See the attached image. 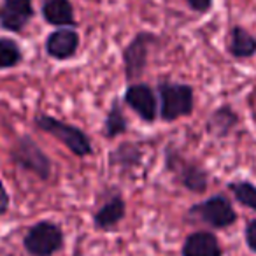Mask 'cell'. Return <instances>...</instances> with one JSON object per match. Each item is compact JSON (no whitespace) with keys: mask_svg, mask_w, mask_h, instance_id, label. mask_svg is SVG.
Returning a JSON list of instances; mask_svg holds the SVG:
<instances>
[{"mask_svg":"<svg viewBox=\"0 0 256 256\" xmlns=\"http://www.w3.org/2000/svg\"><path fill=\"white\" fill-rule=\"evenodd\" d=\"M181 256H223V248L212 232L198 230L184 238Z\"/></svg>","mask_w":256,"mask_h":256,"instance_id":"cell-11","label":"cell"},{"mask_svg":"<svg viewBox=\"0 0 256 256\" xmlns=\"http://www.w3.org/2000/svg\"><path fill=\"white\" fill-rule=\"evenodd\" d=\"M184 2L192 11L198 12V14H206L212 8V0H184Z\"/></svg>","mask_w":256,"mask_h":256,"instance_id":"cell-21","label":"cell"},{"mask_svg":"<svg viewBox=\"0 0 256 256\" xmlns=\"http://www.w3.org/2000/svg\"><path fill=\"white\" fill-rule=\"evenodd\" d=\"M23 244L30 256H53L64 246V232L51 221H40L30 228Z\"/></svg>","mask_w":256,"mask_h":256,"instance_id":"cell-6","label":"cell"},{"mask_svg":"<svg viewBox=\"0 0 256 256\" xmlns=\"http://www.w3.org/2000/svg\"><path fill=\"white\" fill-rule=\"evenodd\" d=\"M12 160L25 170H30L40 179H50L51 160L44 154V151L30 139L28 136L22 137L12 148Z\"/></svg>","mask_w":256,"mask_h":256,"instance_id":"cell-7","label":"cell"},{"mask_svg":"<svg viewBox=\"0 0 256 256\" xmlns=\"http://www.w3.org/2000/svg\"><path fill=\"white\" fill-rule=\"evenodd\" d=\"M126 130H128L126 116H124L123 109H121L120 100L114 98L106 114V120H104L102 134L106 139H114V137H120L123 134H126Z\"/></svg>","mask_w":256,"mask_h":256,"instance_id":"cell-17","label":"cell"},{"mask_svg":"<svg viewBox=\"0 0 256 256\" xmlns=\"http://www.w3.org/2000/svg\"><path fill=\"white\" fill-rule=\"evenodd\" d=\"M79 34L74 28H64L54 30L46 39V53L54 60H70L76 56L79 50Z\"/></svg>","mask_w":256,"mask_h":256,"instance_id":"cell-10","label":"cell"},{"mask_svg":"<svg viewBox=\"0 0 256 256\" xmlns=\"http://www.w3.org/2000/svg\"><path fill=\"white\" fill-rule=\"evenodd\" d=\"M22 51L11 39H0V68H11L20 64Z\"/></svg>","mask_w":256,"mask_h":256,"instance_id":"cell-19","label":"cell"},{"mask_svg":"<svg viewBox=\"0 0 256 256\" xmlns=\"http://www.w3.org/2000/svg\"><path fill=\"white\" fill-rule=\"evenodd\" d=\"M32 16V0H4L0 8V25L9 32H22Z\"/></svg>","mask_w":256,"mask_h":256,"instance_id":"cell-9","label":"cell"},{"mask_svg":"<svg viewBox=\"0 0 256 256\" xmlns=\"http://www.w3.org/2000/svg\"><path fill=\"white\" fill-rule=\"evenodd\" d=\"M226 51L237 60H248L256 54V37L240 25H234L228 32Z\"/></svg>","mask_w":256,"mask_h":256,"instance_id":"cell-13","label":"cell"},{"mask_svg":"<svg viewBox=\"0 0 256 256\" xmlns=\"http://www.w3.org/2000/svg\"><path fill=\"white\" fill-rule=\"evenodd\" d=\"M36 124L42 130V132L53 136L54 139H58L65 148L72 151L76 156L84 158L93 154V144L92 139L88 137V134L82 132L81 128H78L76 124L65 123L62 120H56L53 116L48 114H40L36 116Z\"/></svg>","mask_w":256,"mask_h":256,"instance_id":"cell-2","label":"cell"},{"mask_svg":"<svg viewBox=\"0 0 256 256\" xmlns=\"http://www.w3.org/2000/svg\"><path fill=\"white\" fill-rule=\"evenodd\" d=\"M123 100L146 123H153L158 118V98L146 82H132L124 92Z\"/></svg>","mask_w":256,"mask_h":256,"instance_id":"cell-8","label":"cell"},{"mask_svg":"<svg viewBox=\"0 0 256 256\" xmlns=\"http://www.w3.org/2000/svg\"><path fill=\"white\" fill-rule=\"evenodd\" d=\"M165 168L174 176V179L184 190L193 193H206L209 188V174L196 162L186 158L176 148L165 150Z\"/></svg>","mask_w":256,"mask_h":256,"instance_id":"cell-1","label":"cell"},{"mask_svg":"<svg viewBox=\"0 0 256 256\" xmlns=\"http://www.w3.org/2000/svg\"><path fill=\"white\" fill-rule=\"evenodd\" d=\"M234 198L248 209L256 212V186L249 181H234L228 184Z\"/></svg>","mask_w":256,"mask_h":256,"instance_id":"cell-18","label":"cell"},{"mask_svg":"<svg viewBox=\"0 0 256 256\" xmlns=\"http://www.w3.org/2000/svg\"><path fill=\"white\" fill-rule=\"evenodd\" d=\"M188 220L198 221V223H204L216 230H223L237 221V212L224 195H212L204 202L190 207Z\"/></svg>","mask_w":256,"mask_h":256,"instance_id":"cell-4","label":"cell"},{"mask_svg":"<svg viewBox=\"0 0 256 256\" xmlns=\"http://www.w3.org/2000/svg\"><path fill=\"white\" fill-rule=\"evenodd\" d=\"M238 124V114L232 106H220L212 110V114L207 120V130L216 139H224L228 137L234 128Z\"/></svg>","mask_w":256,"mask_h":256,"instance_id":"cell-14","label":"cell"},{"mask_svg":"<svg viewBox=\"0 0 256 256\" xmlns=\"http://www.w3.org/2000/svg\"><path fill=\"white\" fill-rule=\"evenodd\" d=\"M160 95V118L164 121H176L179 118L190 116L195 107L193 88L184 82L160 81L158 82Z\"/></svg>","mask_w":256,"mask_h":256,"instance_id":"cell-3","label":"cell"},{"mask_svg":"<svg viewBox=\"0 0 256 256\" xmlns=\"http://www.w3.org/2000/svg\"><path fill=\"white\" fill-rule=\"evenodd\" d=\"M8 207H9V195L6 192L2 181H0V214H4L8 210Z\"/></svg>","mask_w":256,"mask_h":256,"instance_id":"cell-22","label":"cell"},{"mask_svg":"<svg viewBox=\"0 0 256 256\" xmlns=\"http://www.w3.org/2000/svg\"><path fill=\"white\" fill-rule=\"evenodd\" d=\"M124 214H126V204H124L121 193H114L110 195L102 206L96 209V212L93 214V224L98 230H112L114 226L123 221Z\"/></svg>","mask_w":256,"mask_h":256,"instance_id":"cell-12","label":"cell"},{"mask_svg":"<svg viewBox=\"0 0 256 256\" xmlns=\"http://www.w3.org/2000/svg\"><path fill=\"white\" fill-rule=\"evenodd\" d=\"M42 16L53 26H74V8L70 0H42Z\"/></svg>","mask_w":256,"mask_h":256,"instance_id":"cell-15","label":"cell"},{"mask_svg":"<svg viewBox=\"0 0 256 256\" xmlns=\"http://www.w3.org/2000/svg\"><path fill=\"white\" fill-rule=\"evenodd\" d=\"M244 237H246L248 248L251 249L252 252H256V220H251L248 224H246Z\"/></svg>","mask_w":256,"mask_h":256,"instance_id":"cell-20","label":"cell"},{"mask_svg":"<svg viewBox=\"0 0 256 256\" xmlns=\"http://www.w3.org/2000/svg\"><path fill=\"white\" fill-rule=\"evenodd\" d=\"M142 150L136 142H121L116 150L110 151L109 164L110 167H118L121 170H132L142 164Z\"/></svg>","mask_w":256,"mask_h":256,"instance_id":"cell-16","label":"cell"},{"mask_svg":"<svg viewBox=\"0 0 256 256\" xmlns=\"http://www.w3.org/2000/svg\"><path fill=\"white\" fill-rule=\"evenodd\" d=\"M158 40H160V37L154 34L139 32L126 44V48L123 50V65L124 78L130 84L142 78L148 67V60H150V50L156 46Z\"/></svg>","mask_w":256,"mask_h":256,"instance_id":"cell-5","label":"cell"}]
</instances>
